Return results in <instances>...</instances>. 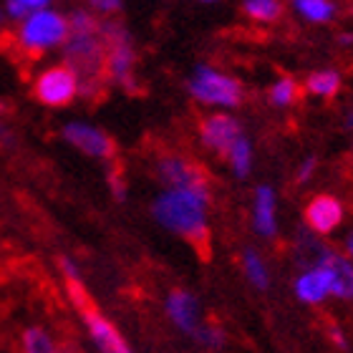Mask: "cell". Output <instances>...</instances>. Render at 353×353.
<instances>
[{
    "instance_id": "d4e9b609",
    "label": "cell",
    "mask_w": 353,
    "mask_h": 353,
    "mask_svg": "<svg viewBox=\"0 0 353 353\" xmlns=\"http://www.w3.org/2000/svg\"><path fill=\"white\" fill-rule=\"evenodd\" d=\"M61 270H63L68 283H81V272H79V268H76V263L71 258H61Z\"/></svg>"
},
{
    "instance_id": "f546056e",
    "label": "cell",
    "mask_w": 353,
    "mask_h": 353,
    "mask_svg": "<svg viewBox=\"0 0 353 353\" xmlns=\"http://www.w3.org/2000/svg\"><path fill=\"white\" fill-rule=\"evenodd\" d=\"M346 248H348V255L353 258V232H351V237L346 240Z\"/></svg>"
},
{
    "instance_id": "7a4b0ae2",
    "label": "cell",
    "mask_w": 353,
    "mask_h": 353,
    "mask_svg": "<svg viewBox=\"0 0 353 353\" xmlns=\"http://www.w3.org/2000/svg\"><path fill=\"white\" fill-rule=\"evenodd\" d=\"M154 220L164 230L190 240L194 248L207 252L210 243V184L197 187H167L152 205Z\"/></svg>"
},
{
    "instance_id": "8992f818",
    "label": "cell",
    "mask_w": 353,
    "mask_h": 353,
    "mask_svg": "<svg viewBox=\"0 0 353 353\" xmlns=\"http://www.w3.org/2000/svg\"><path fill=\"white\" fill-rule=\"evenodd\" d=\"M68 293L74 295V303L81 310L83 325L88 331V339L99 348V353H132L129 343L121 339V333L117 331V325L111 323L109 318H103L96 308L88 305V295L83 293L81 283H68Z\"/></svg>"
},
{
    "instance_id": "4316f807",
    "label": "cell",
    "mask_w": 353,
    "mask_h": 353,
    "mask_svg": "<svg viewBox=\"0 0 353 353\" xmlns=\"http://www.w3.org/2000/svg\"><path fill=\"white\" fill-rule=\"evenodd\" d=\"M313 170H316V159H305L301 167V172H298V182H305L310 174H313Z\"/></svg>"
},
{
    "instance_id": "83f0119b",
    "label": "cell",
    "mask_w": 353,
    "mask_h": 353,
    "mask_svg": "<svg viewBox=\"0 0 353 353\" xmlns=\"http://www.w3.org/2000/svg\"><path fill=\"white\" fill-rule=\"evenodd\" d=\"M331 339H333V343H339V346H346V339H343V333H341L339 328H331Z\"/></svg>"
},
{
    "instance_id": "484cf974",
    "label": "cell",
    "mask_w": 353,
    "mask_h": 353,
    "mask_svg": "<svg viewBox=\"0 0 353 353\" xmlns=\"http://www.w3.org/2000/svg\"><path fill=\"white\" fill-rule=\"evenodd\" d=\"M109 184H111V194L121 202V199L126 197V184H124V179H121V174L119 172H111L109 174Z\"/></svg>"
},
{
    "instance_id": "52a82bcc",
    "label": "cell",
    "mask_w": 353,
    "mask_h": 353,
    "mask_svg": "<svg viewBox=\"0 0 353 353\" xmlns=\"http://www.w3.org/2000/svg\"><path fill=\"white\" fill-rule=\"evenodd\" d=\"M33 94L43 106L48 109H61L79 99V76L66 66V63H56V66L43 68L33 81Z\"/></svg>"
},
{
    "instance_id": "3957f363",
    "label": "cell",
    "mask_w": 353,
    "mask_h": 353,
    "mask_svg": "<svg viewBox=\"0 0 353 353\" xmlns=\"http://www.w3.org/2000/svg\"><path fill=\"white\" fill-rule=\"evenodd\" d=\"M68 36V18L56 8H43L18 21L13 33V43L26 56H43L63 46Z\"/></svg>"
},
{
    "instance_id": "e0dca14e",
    "label": "cell",
    "mask_w": 353,
    "mask_h": 353,
    "mask_svg": "<svg viewBox=\"0 0 353 353\" xmlns=\"http://www.w3.org/2000/svg\"><path fill=\"white\" fill-rule=\"evenodd\" d=\"M243 10L250 15L252 21L272 23V21H278L280 18L283 6H280V0H245Z\"/></svg>"
},
{
    "instance_id": "603a6c76",
    "label": "cell",
    "mask_w": 353,
    "mask_h": 353,
    "mask_svg": "<svg viewBox=\"0 0 353 353\" xmlns=\"http://www.w3.org/2000/svg\"><path fill=\"white\" fill-rule=\"evenodd\" d=\"M301 96V88L293 79H278V81L270 86V103L272 106H290V103L298 101Z\"/></svg>"
},
{
    "instance_id": "9a60e30c",
    "label": "cell",
    "mask_w": 353,
    "mask_h": 353,
    "mask_svg": "<svg viewBox=\"0 0 353 353\" xmlns=\"http://www.w3.org/2000/svg\"><path fill=\"white\" fill-rule=\"evenodd\" d=\"M252 225L263 237L275 235V194L270 187L255 190V205H252Z\"/></svg>"
},
{
    "instance_id": "1f68e13d",
    "label": "cell",
    "mask_w": 353,
    "mask_h": 353,
    "mask_svg": "<svg viewBox=\"0 0 353 353\" xmlns=\"http://www.w3.org/2000/svg\"><path fill=\"white\" fill-rule=\"evenodd\" d=\"M202 3H214V0H202Z\"/></svg>"
},
{
    "instance_id": "ac0fdd59",
    "label": "cell",
    "mask_w": 353,
    "mask_h": 353,
    "mask_svg": "<svg viewBox=\"0 0 353 353\" xmlns=\"http://www.w3.org/2000/svg\"><path fill=\"white\" fill-rule=\"evenodd\" d=\"M293 3L303 18H308L313 23H328L336 13V6L331 0H293Z\"/></svg>"
},
{
    "instance_id": "d6986e66",
    "label": "cell",
    "mask_w": 353,
    "mask_h": 353,
    "mask_svg": "<svg viewBox=\"0 0 353 353\" xmlns=\"http://www.w3.org/2000/svg\"><path fill=\"white\" fill-rule=\"evenodd\" d=\"M310 94L316 96H325V99H331V96L339 94L341 88V76L336 71H318V74H310L308 83H305Z\"/></svg>"
},
{
    "instance_id": "cb8c5ba5",
    "label": "cell",
    "mask_w": 353,
    "mask_h": 353,
    "mask_svg": "<svg viewBox=\"0 0 353 353\" xmlns=\"http://www.w3.org/2000/svg\"><path fill=\"white\" fill-rule=\"evenodd\" d=\"M124 0H86V8L99 18H114L121 10Z\"/></svg>"
},
{
    "instance_id": "4fadbf2b",
    "label": "cell",
    "mask_w": 353,
    "mask_h": 353,
    "mask_svg": "<svg viewBox=\"0 0 353 353\" xmlns=\"http://www.w3.org/2000/svg\"><path fill=\"white\" fill-rule=\"evenodd\" d=\"M295 293L303 303H321L331 295V272L323 263H313L295 283Z\"/></svg>"
},
{
    "instance_id": "6da1fadb",
    "label": "cell",
    "mask_w": 353,
    "mask_h": 353,
    "mask_svg": "<svg viewBox=\"0 0 353 353\" xmlns=\"http://www.w3.org/2000/svg\"><path fill=\"white\" fill-rule=\"evenodd\" d=\"M66 18L68 36L61 46V56L63 63L79 76V96L94 101L106 86V41L101 36V18L88 8H74Z\"/></svg>"
},
{
    "instance_id": "2e32d148",
    "label": "cell",
    "mask_w": 353,
    "mask_h": 353,
    "mask_svg": "<svg viewBox=\"0 0 353 353\" xmlns=\"http://www.w3.org/2000/svg\"><path fill=\"white\" fill-rule=\"evenodd\" d=\"M228 162H230V167H232V172H235L240 179L243 176H248L250 174V167H252V149H250V141L245 139L243 134L237 137L232 144H230V149H228Z\"/></svg>"
},
{
    "instance_id": "7402d4cb",
    "label": "cell",
    "mask_w": 353,
    "mask_h": 353,
    "mask_svg": "<svg viewBox=\"0 0 353 353\" xmlns=\"http://www.w3.org/2000/svg\"><path fill=\"white\" fill-rule=\"evenodd\" d=\"M53 0H3V8H6L10 23L23 21L26 15L36 13V10H43V8H51Z\"/></svg>"
},
{
    "instance_id": "9c48e42d",
    "label": "cell",
    "mask_w": 353,
    "mask_h": 353,
    "mask_svg": "<svg viewBox=\"0 0 353 353\" xmlns=\"http://www.w3.org/2000/svg\"><path fill=\"white\" fill-rule=\"evenodd\" d=\"M243 134L240 129V121L230 114H210V117L202 119L199 124V139L210 152H217V154H228L230 144Z\"/></svg>"
},
{
    "instance_id": "5bb4252c",
    "label": "cell",
    "mask_w": 353,
    "mask_h": 353,
    "mask_svg": "<svg viewBox=\"0 0 353 353\" xmlns=\"http://www.w3.org/2000/svg\"><path fill=\"white\" fill-rule=\"evenodd\" d=\"M316 263H323L331 272V295L339 298H353V265L343 255L331 250H318Z\"/></svg>"
},
{
    "instance_id": "5b68a950",
    "label": "cell",
    "mask_w": 353,
    "mask_h": 353,
    "mask_svg": "<svg viewBox=\"0 0 353 353\" xmlns=\"http://www.w3.org/2000/svg\"><path fill=\"white\" fill-rule=\"evenodd\" d=\"M187 88H190L192 99H197L199 103H207V106L235 109L245 99L243 83L237 81V79H232V76L217 71V68L207 66V63H199L192 71Z\"/></svg>"
},
{
    "instance_id": "ba28073f",
    "label": "cell",
    "mask_w": 353,
    "mask_h": 353,
    "mask_svg": "<svg viewBox=\"0 0 353 353\" xmlns=\"http://www.w3.org/2000/svg\"><path fill=\"white\" fill-rule=\"evenodd\" d=\"M61 139L71 144L76 152L91 157V159H103L109 162L117 154V144L109 134L99 129V126L88 124V121H68L61 129Z\"/></svg>"
},
{
    "instance_id": "30bf717a",
    "label": "cell",
    "mask_w": 353,
    "mask_h": 353,
    "mask_svg": "<svg viewBox=\"0 0 353 353\" xmlns=\"http://www.w3.org/2000/svg\"><path fill=\"white\" fill-rule=\"evenodd\" d=\"M157 176L162 179L164 187H197V184H210L202 167L184 157L167 154L157 162Z\"/></svg>"
},
{
    "instance_id": "4dcf8cb0",
    "label": "cell",
    "mask_w": 353,
    "mask_h": 353,
    "mask_svg": "<svg viewBox=\"0 0 353 353\" xmlns=\"http://www.w3.org/2000/svg\"><path fill=\"white\" fill-rule=\"evenodd\" d=\"M53 353H68V351H59V348H56V351H53Z\"/></svg>"
},
{
    "instance_id": "ffe728a7",
    "label": "cell",
    "mask_w": 353,
    "mask_h": 353,
    "mask_svg": "<svg viewBox=\"0 0 353 353\" xmlns=\"http://www.w3.org/2000/svg\"><path fill=\"white\" fill-rule=\"evenodd\" d=\"M53 339L48 336V331L38 328V325H30L23 331V353H53Z\"/></svg>"
},
{
    "instance_id": "7c38bea8",
    "label": "cell",
    "mask_w": 353,
    "mask_h": 353,
    "mask_svg": "<svg viewBox=\"0 0 353 353\" xmlns=\"http://www.w3.org/2000/svg\"><path fill=\"white\" fill-rule=\"evenodd\" d=\"M305 220L316 232L328 235L339 228L343 220V205L331 194H318L316 199H310V205L305 207Z\"/></svg>"
},
{
    "instance_id": "277c9868",
    "label": "cell",
    "mask_w": 353,
    "mask_h": 353,
    "mask_svg": "<svg viewBox=\"0 0 353 353\" xmlns=\"http://www.w3.org/2000/svg\"><path fill=\"white\" fill-rule=\"evenodd\" d=\"M101 36L106 41V61H103L106 81L134 94L139 86V79H137V48H134L132 33L119 21L101 18Z\"/></svg>"
},
{
    "instance_id": "f1b7e54d",
    "label": "cell",
    "mask_w": 353,
    "mask_h": 353,
    "mask_svg": "<svg viewBox=\"0 0 353 353\" xmlns=\"http://www.w3.org/2000/svg\"><path fill=\"white\" fill-rule=\"evenodd\" d=\"M8 23H10V18H8L6 8H3V3H0V28H8Z\"/></svg>"
},
{
    "instance_id": "8fae6325",
    "label": "cell",
    "mask_w": 353,
    "mask_h": 353,
    "mask_svg": "<svg viewBox=\"0 0 353 353\" xmlns=\"http://www.w3.org/2000/svg\"><path fill=\"white\" fill-rule=\"evenodd\" d=\"M167 316H170L172 323L179 328L187 336H194L199 323V303L197 298L187 290H172L170 298H167Z\"/></svg>"
},
{
    "instance_id": "44dd1931",
    "label": "cell",
    "mask_w": 353,
    "mask_h": 353,
    "mask_svg": "<svg viewBox=\"0 0 353 353\" xmlns=\"http://www.w3.org/2000/svg\"><path fill=\"white\" fill-rule=\"evenodd\" d=\"M243 268H245V275L250 278V283L255 288H260V290H265L268 288V283H270V275H268V268H265L263 258H260L255 250H248L243 255Z\"/></svg>"
}]
</instances>
